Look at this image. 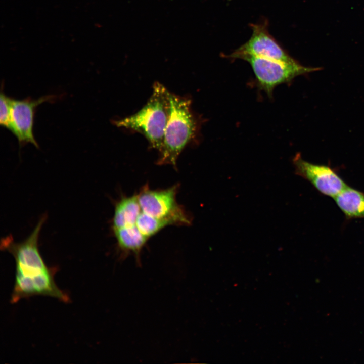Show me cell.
<instances>
[{
    "instance_id": "obj_1",
    "label": "cell",
    "mask_w": 364,
    "mask_h": 364,
    "mask_svg": "<svg viewBox=\"0 0 364 364\" xmlns=\"http://www.w3.org/2000/svg\"><path fill=\"white\" fill-rule=\"evenodd\" d=\"M47 219L43 215L32 232L23 241L16 242L11 236L1 240V248L14 258L16 273L10 301L17 303L23 298L34 296H46L68 303V295L56 285L54 275L56 270L45 263L38 249V238L42 225Z\"/></svg>"
},
{
    "instance_id": "obj_2",
    "label": "cell",
    "mask_w": 364,
    "mask_h": 364,
    "mask_svg": "<svg viewBox=\"0 0 364 364\" xmlns=\"http://www.w3.org/2000/svg\"><path fill=\"white\" fill-rule=\"evenodd\" d=\"M168 98V119L157 163L175 167L183 150L196 137L198 122L189 98L169 90Z\"/></svg>"
},
{
    "instance_id": "obj_3",
    "label": "cell",
    "mask_w": 364,
    "mask_h": 364,
    "mask_svg": "<svg viewBox=\"0 0 364 364\" xmlns=\"http://www.w3.org/2000/svg\"><path fill=\"white\" fill-rule=\"evenodd\" d=\"M168 92L164 85L155 82L146 104L134 114L114 121V124L142 134L150 146L159 151L163 143L168 119Z\"/></svg>"
},
{
    "instance_id": "obj_4",
    "label": "cell",
    "mask_w": 364,
    "mask_h": 364,
    "mask_svg": "<svg viewBox=\"0 0 364 364\" xmlns=\"http://www.w3.org/2000/svg\"><path fill=\"white\" fill-rule=\"evenodd\" d=\"M177 186L162 190H152L144 186L137 198L141 211L162 220L168 225H189L191 218L176 200Z\"/></svg>"
},
{
    "instance_id": "obj_5",
    "label": "cell",
    "mask_w": 364,
    "mask_h": 364,
    "mask_svg": "<svg viewBox=\"0 0 364 364\" xmlns=\"http://www.w3.org/2000/svg\"><path fill=\"white\" fill-rule=\"evenodd\" d=\"M251 65L259 88L271 96L277 86L290 82L298 76L321 69L304 66L297 61L284 62L261 57L247 56L243 58Z\"/></svg>"
},
{
    "instance_id": "obj_6",
    "label": "cell",
    "mask_w": 364,
    "mask_h": 364,
    "mask_svg": "<svg viewBox=\"0 0 364 364\" xmlns=\"http://www.w3.org/2000/svg\"><path fill=\"white\" fill-rule=\"evenodd\" d=\"M250 25L252 33L249 39L231 54L226 55V58L234 60L252 56L287 63L296 61L269 33L267 20Z\"/></svg>"
},
{
    "instance_id": "obj_7",
    "label": "cell",
    "mask_w": 364,
    "mask_h": 364,
    "mask_svg": "<svg viewBox=\"0 0 364 364\" xmlns=\"http://www.w3.org/2000/svg\"><path fill=\"white\" fill-rule=\"evenodd\" d=\"M295 173L310 182L323 195L334 198L347 185L330 166L311 163L302 159L300 154L293 159Z\"/></svg>"
},
{
    "instance_id": "obj_8",
    "label": "cell",
    "mask_w": 364,
    "mask_h": 364,
    "mask_svg": "<svg viewBox=\"0 0 364 364\" xmlns=\"http://www.w3.org/2000/svg\"><path fill=\"white\" fill-rule=\"evenodd\" d=\"M54 98V96L49 95L37 100L12 99L10 131L16 136L20 144L30 143L38 147L33 133L35 109L39 105L44 102L52 101Z\"/></svg>"
},
{
    "instance_id": "obj_9",
    "label": "cell",
    "mask_w": 364,
    "mask_h": 364,
    "mask_svg": "<svg viewBox=\"0 0 364 364\" xmlns=\"http://www.w3.org/2000/svg\"><path fill=\"white\" fill-rule=\"evenodd\" d=\"M140 211L136 195L120 199L115 205L112 230L133 226Z\"/></svg>"
},
{
    "instance_id": "obj_10",
    "label": "cell",
    "mask_w": 364,
    "mask_h": 364,
    "mask_svg": "<svg viewBox=\"0 0 364 364\" xmlns=\"http://www.w3.org/2000/svg\"><path fill=\"white\" fill-rule=\"evenodd\" d=\"M334 199L347 219L364 218V193L347 186Z\"/></svg>"
},
{
    "instance_id": "obj_11",
    "label": "cell",
    "mask_w": 364,
    "mask_h": 364,
    "mask_svg": "<svg viewBox=\"0 0 364 364\" xmlns=\"http://www.w3.org/2000/svg\"><path fill=\"white\" fill-rule=\"evenodd\" d=\"M133 226L148 240L164 228L168 226L165 222L143 213L141 210Z\"/></svg>"
},
{
    "instance_id": "obj_12",
    "label": "cell",
    "mask_w": 364,
    "mask_h": 364,
    "mask_svg": "<svg viewBox=\"0 0 364 364\" xmlns=\"http://www.w3.org/2000/svg\"><path fill=\"white\" fill-rule=\"evenodd\" d=\"M12 99L1 93L0 98V124L11 130V104Z\"/></svg>"
}]
</instances>
